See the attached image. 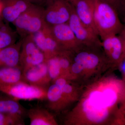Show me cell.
I'll list each match as a JSON object with an SVG mask.
<instances>
[{
    "mask_svg": "<svg viewBox=\"0 0 125 125\" xmlns=\"http://www.w3.org/2000/svg\"><path fill=\"white\" fill-rule=\"evenodd\" d=\"M94 21L101 40L120 32L122 24L115 7L104 0H94Z\"/></svg>",
    "mask_w": 125,
    "mask_h": 125,
    "instance_id": "obj_1",
    "label": "cell"
},
{
    "mask_svg": "<svg viewBox=\"0 0 125 125\" xmlns=\"http://www.w3.org/2000/svg\"><path fill=\"white\" fill-rule=\"evenodd\" d=\"M43 11L42 6L32 4L13 23L22 39L36 33L44 27Z\"/></svg>",
    "mask_w": 125,
    "mask_h": 125,
    "instance_id": "obj_2",
    "label": "cell"
},
{
    "mask_svg": "<svg viewBox=\"0 0 125 125\" xmlns=\"http://www.w3.org/2000/svg\"><path fill=\"white\" fill-rule=\"evenodd\" d=\"M46 5L43 21L49 27L68 22L73 10L71 3L65 0H51Z\"/></svg>",
    "mask_w": 125,
    "mask_h": 125,
    "instance_id": "obj_3",
    "label": "cell"
},
{
    "mask_svg": "<svg viewBox=\"0 0 125 125\" xmlns=\"http://www.w3.org/2000/svg\"><path fill=\"white\" fill-rule=\"evenodd\" d=\"M45 88L21 81L13 85H0V92L16 100H43L46 99Z\"/></svg>",
    "mask_w": 125,
    "mask_h": 125,
    "instance_id": "obj_4",
    "label": "cell"
},
{
    "mask_svg": "<svg viewBox=\"0 0 125 125\" xmlns=\"http://www.w3.org/2000/svg\"><path fill=\"white\" fill-rule=\"evenodd\" d=\"M67 23L77 39L82 45L87 46H102V42L98 34L81 21L75 12L74 7Z\"/></svg>",
    "mask_w": 125,
    "mask_h": 125,
    "instance_id": "obj_5",
    "label": "cell"
},
{
    "mask_svg": "<svg viewBox=\"0 0 125 125\" xmlns=\"http://www.w3.org/2000/svg\"><path fill=\"white\" fill-rule=\"evenodd\" d=\"M21 48L20 65L23 70L46 62L45 55L36 45L33 34L23 39Z\"/></svg>",
    "mask_w": 125,
    "mask_h": 125,
    "instance_id": "obj_6",
    "label": "cell"
},
{
    "mask_svg": "<svg viewBox=\"0 0 125 125\" xmlns=\"http://www.w3.org/2000/svg\"><path fill=\"white\" fill-rule=\"evenodd\" d=\"M33 36L37 46L45 55L46 61L64 51L56 41L48 26L45 25Z\"/></svg>",
    "mask_w": 125,
    "mask_h": 125,
    "instance_id": "obj_7",
    "label": "cell"
},
{
    "mask_svg": "<svg viewBox=\"0 0 125 125\" xmlns=\"http://www.w3.org/2000/svg\"><path fill=\"white\" fill-rule=\"evenodd\" d=\"M50 27L54 38L64 51H75L83 45L76 38L68 23Z\"/></svg>",
    "mask_w": 125,
    "mask_h": 125,
    "instance_id": "obj_8",
    "label": "cell"
},
{
    "mask_svg": "<svg viewBox=\"0 0 125 125\" xmlns=\"http://www.w3.org/2000/svg\"><path fill=\"white\" fill-rule=\"evenodd\" d=\"M102 40V46L111 62L122 64L125 58V49L120 38L116 35L107 36Z\"/></svg>",
    "mask_w": 125,
    "mask_h": 125,
    "instance_id": "obj_9",
    "label": "cell"
},
{
    "mask_svg": "<svg viewBox=\"0 0 125 125\" xmlns=\"http://www.w3.org/2000/svg\"><path fill=\"white\" fill-rule=\"evenodd\" d=\"M23 80L31 85L45 88L50 81L46 62L23 70Z\"/></svg>",
    "mask_w": 125,
    "mask_h": 125,
    "instance_id": "obj_10",
    "label": "cell"
},
{
    "mask_svg": "<svg viewBox=\"0 0 125 125\" xmlns=\"http://www.w3.org/2000/svg\"><path fill=\"white\" fill-rule=\"evenodd\" d=\"M1 15L8 22L13 23L32 4L27 0H4Z\"/></svg>",
    "mask_w": 125,
    "mask_h": 125,
    "instance_id": "obj_11",
    "label": "cell"
},
{
    "mask_svg": "<svg viewBox=\"0 0 125 125\" xmlns=\"http://www.w3.org/2000/svg\"><path fill=\"white\" fill-rule=\"evenodd\" d=\"M72 4L81 21L97 33L94 21V0H76Z\"/></svg>",
    "mask_w": 125,
    "mask_h": 125,
    "instance_id": "obj_12",
    "label": "cell"
},
{
    "mask_svg": "<svg viewBox=\"0 0 125 125\" xmlns=\"http://www.w3.org/2000/svg\"><path fill=\"white\" fill-rule=\"evenodd\" d=\"M23 39L16 44L0 49V66H20V49Z\"/></svg>",
    "mask_w": 125,
    "mask_h": 125,
    "instance_id": "obj_13",
    "label": "cell"
},
{
    "mask_svg": "<svg viewBox=\"0 0 125 125\" xmlns=\"http://www.w3.org/2000/svg\"><path fill=\"white\" fill-rule=\"evenodd\" d=\"M83 106L87 118L93 122L100 123L105 120L108 116V108L89 98L85 99Z\"/></svg>",
    "mask_w": 125,
    "mask_h": 125,
    "instance_id": "obj_14",
    "label": "cell"
},
{
    "mask_svg": "<svg viewBox=\"0 0 125 125\" xmlns=\"http://www.w3.org/2000/svg\"><path fill=\"white\" fill-rule=\"evenodd\" d=\"M11 97H0V112L23 121L25 113L24 108L18 101Z\"/></svg>",
    "mask_w": 125,
    "mask_h": 125,
    "instance_id": "obj_15",
    "label": "cell"
},
{
    "mask_svg": "<svg viewBox=\"0 0 125 125\" xmlns=\"http://www.w3.org/2000/svg\"><path fill=\"white\" fill-rule=\"evenodd\" d=\"M23 70L21 66H0V85H9L24 81Z\"/></svg>",
    "mask_w": 125,
    "mask_h": 125,
    "instance_id": "obj_16",
    "label": "cell"
},
{
    "mask_svg": "<svg viewBox=\"0 0 125 125\" xmlns=\"http://www.w3.org/2000/svg\"><path fill=\"white\" fill-rule=\"evenodd\" d=\"M31 125H53L56 124L54 117L47 109L34 108L28 111Z\"/></svg>",
    "mask_w": 125,
    "mask_h": 125,
    "instance_id": "obj_17",
    "label": "cell"
},
{
    "mask_svg": "<svg viewBox=\"0 0 125 125\" xmlns=\"http://www.w3.org/2000/svg\"><path fill=\"white\" fill-rule=\"evenodd\" d=\"M80 48L75 51L76 54L74 56V61L83 64L84 69H94L102 61V58L98 54L92 51L81 50Z\"/></svg>",
    "mask_w": 125,
    "mask_h": 125,
    "instance_id": "obj_18",
    "label": "cell"
},
{
    "mask_svg": "<svg viewBox=\"0 0 125 125\" xmlns=\"http://www.w3.org/2000/svg\"><path fill=\"white\" fill-rule=\"evenodd\" d=\"M46 99L48 101L49 107L52 109L58 108V105L61 102L67 99L62 88L55 83L50 85L47 90Z\"/></svg>",
    "mask_w": 125,
    "mask_h": 125,
    "instance_id": "obj_19",
    "label": "cell"
},
{
    "mask_svg": "<svg viewBox=\"0 0 125 125\" xmlns=\"http://www.w3.org/2000/svg\"><path fill=\"white\" fill-rule=\"evenodd\" d=\"M48 74L51 80H54L59 78L62 72L58 55L49 58L46 61Z\"/></svg>",
    "mask_w": 125,
    "mask_h": 125,
    "instance_id": "obj_20",
    "label": "cell"
},
{
    "mask_svg": "<svg viewBox=\"0 0 125 125\" xmlns=\"http://www.w3.org/2000/svg\"><path fill=\"white\" fill-rule=\"evenodd\" d=\"M14 34L7 27L2 26L0 28V49L14 44L15 37Z\"/></svg>",
    "mask_w": 125,
    "mask_h": 125,
    "instance_id": "obj_21",
    "label": "cell"
},
{
    "mask_svg": "<svg viewBox=\"0 0 125 125\" xmlns=\"http://www.w3.org/2000/svg\"><path fill=\"white\" fill-rule=\"evenodd\" d=\"M104 103L108 108L112 107L116 103L118 99L116 91L111 89H107L102 92Z\"/></svg>",
    "mask_w": 125,
    "mask_h": 125,
    "instance_id": "obj_22",
    "label": "cell"
},
{
    "mask_svg": "<svg viewBox=\"0 0 125 125\" xmlns=\"http://www.w3.org/2000/svg\"><path fill=\"white\" fill-rule=\"evenodd\" d=\"M23 122L7 114L0 112V125H23Z\"/></svg>",
    "mask_w": 125,
    "mask_h": 125,
    "instance_id": "obj_23",
    "label": "cell"
},
{
    "mask_svg": "<svg viewBox=\"0 0 125 125\" xmlns=\"http://www.w3.org/2000/svg\"><path fill=\"white\" fill-rule=\"evenodd\" d=\"M115 9L125 23V0H117Z\"/></svg>",
    "mask_w": 125,
    "mask_h": 125,
    "instance_id": "obj_24",
    "label": "cell"
},
{
    "mask_svg": "<svg viewBox=\"0 0 125 125\" xmlns=\"http://www.w3.org/2000/svg\"><path fill=\"white\" fill-rule=\"evenodd\" d=\"M72 71L74 73L79 74L84 69L83 65L80 63L74 62L71 66Z\"/></svg>",
    "mask_w": 125,
    "mask_h": 125,
    "instance_id": "obj_25",
    "label": "cell"
},
{
    "mask_svg": "<svg viewBox=\"0 0 125 125\" xmlns=\"http://www.w3.org/2000/svg\"><path fill=\"white\" fill-rule=\"evenodd\" d=\"M62 89L64 95L67 99L69 97V96L72 93L73 89L72 86L69 84L67 83Z\"/></svg>",
    "mask_w": 125,
    "mask_h": 125,
    "instance_id": "obj_26",
    "label": "cell"
},
{
    "mask_svg": "<svg viewBox=\"0 0 125 125\" xmlns=\"http://www.w3.org/2000/svg\"><path fill=\"white\" fill-rule=\"evenodd\" d=\"M55 84L56 85L60 87L61 88H62L67 83L66 80L63 78L59 77L55 80Z\"/></svg>",
    "mask_w": 125,
    "mask_h": 125,
    "instance_id": "obj_27",
    "label": "cell"
},
{
    "mask_svg": "<svg viewBox=\"0 0 125 125\" xmlns=\"http://www.w3.org/2000/svg\"><path fill=\"white\" fill-rule=\"evenodd\" d=\"M27 0L33 4L41 6V5L42 4H45L46 5L48 2L50 1L51 0Z\"/></svg>",
    "mask_w": 125,
    "mask_h": 125,
    "instance_id": "obj_28",
    "label": "cell"
},
{
    "mask_svg": "<svg viewBox=\"0 0 125 125\" xmlns=\"http://www.w3.org/2000/svg\"><path fill=\"white\" fill-rule=\"evenodd\" d=\"M119 34H120L119 35V37L120 38L123 43L125 54V23L123 25V28L121 31L120 32Z\"/></svg>",
    "mask_w": 125,
    "mask_h": 125,
    "instance_id": "obj_29",
    "label": "cell"
},
{
    "mask_svg": "<svg viewBox=\"0 0 125 125\" xmlns=\"http://www.w3.org/2000/svg\"><path fill=\"white\" fill-rule=\"evenodd\" d=\"M104 0L111 5L115 9L116 5L117 0Z\"/></svg>",
    "mask_w": 125,
    "mask_h": 125,
    "instance_id": "obj_30",
    "label": "cell"
},
{
    "mask_svg": "<svg viewBox=\"0 0 125 125\" xmlns=\"http://www.w3.org/2000/svg\"><path fill=\"white\" fill-rule=\"evenodd\" d=\"M121 111L122 112V114H125V99H124V102L123 104L122 107Z\"/></svg>",
    "mask_w": 125,
    "mask_h": 125,
    "instance_id": "obj_31",
    "label": "cell"
},
{
    "mask_svg": "<svg viewBox=\"0 0 125 125\" xmlns=\"http://www.w3.org/2000/svg\"><path fill=\"white\" fill-rule=\"evenodd\" d=\"M2 2H0V15H1V10H2Z\"/></svg>",
    "mask_w": 125,
    "mask_h": 125,
    "instance_id": "obj_32",
    "label": "cell"
},
{
    "mask_svg": "<svg viewBox=\"0 0 125 125\" xmlns=\"http://www.w3.org/2000/svg\"><path fill=\"white\" fill-rule=\"evenodd\" d=\"M65 0L67 1L70 2V3L72 4H73V2H74L76 0Z\"/></svg>",
    "mask_w": 125,
    "mask_h": 125,
    "instance_id": "obj_33",
    "label": "cell"
},
{
    "mask_svg": "<svg viewBox=\"0 0 125 125\" xmlns=\"http://www.w3.org/2000/svg\"><path fill=\"white\" fill-rule=\"evenodd\" d=\"M2 22H1V20L0 18V28L2 27Z\"/></svg>",
    "mask_w": 125,
    "mask_h": 125,
    "instance_id": "obj_34",
    "label": "cell"
}]
</instances>
